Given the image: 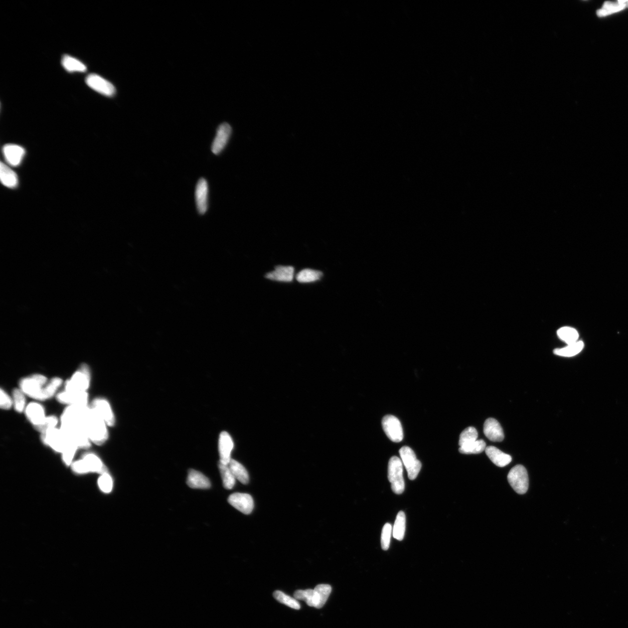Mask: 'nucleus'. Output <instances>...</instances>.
Masks as SVG:
<instances>
[{
  "label": "nucleus",
  "mask_w": 628,
  "mask_h": 628,
  "mask_svg": "<svg viewBox=\"0 0 628 628\" xmlns=\"http://www.w3.org/2000/svg\"><path fill=\"white\" fill-rule=\"evenodd\" d=\"M83 424L91 442L99 446L106 442L108 438V426L90 406L84 418Z\"/></svg>",
  "instance_id": "1"
},
{
  "label": "nucleus",
  "mask_w": 628,
  "mask_h": 628,
  "mask_svg": "<svg viewBox=\"0 0 628 628\" xmlns=\"http://www.w3.org/2000/svg\"><path fill=\"white\" fill-rule=\"evenodd\" d=\"M331 592L329 585H317L314 589L299 590L294 593L296 600H303L310 607L320 609L326 603Z\"/></svg>",
  "instance_id": "2"
},
{
  "label": "nucleus",
  "mask_w": 628,
  "mask_h": 628,
  "mask_svg": "<svg viewBox=\"0 0 628 628\" xmlns=\"http://www.w3.org/2000/svg\"><path fill=\"white\" fill-rule=\"evenodd\" d=\"M48 380L41 374H34L20 380L19 389L26 396L36 400L44 401L43 391Z\"/></svg>",
  "instance_id": "3"
},
{
  "label": "nucleus",
  "mask_w": 628,
  "mask_h": 628,
  "mask_svg": "<svg viewBox=\"0 0 628 628\" xmlns=\"http://www.w3.org/2000/svg\"><path fill=\"white\" fill-rule=\"evenodd\" d=\"M90 371L89 366L83 364L65 382V390L69 392H87L90 384Z\"/></svg>",
  "instance_id": "4"
},
{
  "label": "nucleus",
  "mask_w": 628,
  "mask_h": 628,
  "mask_svg": "<svg viewBox=\"0 0 628 628\" xmlns=\"http://www.w3.org/2000/svg\"><path fill=\"white\" fill-rule=\"evenodd\" d=\"M388 479L392 484V490L394 493L400 494L403 493L405 483L403 477V463L399 457L394 456L389 460Z\"/></svg>",
  "instance_id": "5"
},
{
  "label": "nucleus",
  "mask_w": 628,
  "mask_h": 628,
  "mask_svg": "<svg viewBox=\"0 0 628 628\" xmlns=\"http://www.w3.org/2000/svg\"><path fill=\"white\" fill-rule=\"evenodd\" d=\"M507 478L509 483L518 494H523L528 491V474L523 466L518 465L512 468L508 473Z\"/></svg>",
  "instance_id": "6"
},
{
  "label": "nucleus",
  "mask_w": 628,
  "mask_h": 628,
  "mask_svg": "<svg viewBox=\"0 0 628 628\" xmlns=\"http://www.w3.org/2000/svg\"><path fill=\"white\" fill-rule=\"evenodd\" d=\"M42 442L50 447L56 452L62 453L64 451L69 439L61 430V428H55L50 429L41 434Z\"/></svg>",
  "instance_id": "7"
},
{
  "label": "nucleus",
  "mask_w": 628,
  "mask_h": 628,
  "mask_svg": "<svg viewBox=\"0 0 628 628\" xmlns=\"http://www.w3.org/2000/svg\"><path fill=\"white\" fill-rule=\"evenodd\" d=\"M399 453L401 461L407 471L408 477L411 480L416 479L420 472L422 464L417 459L414 452L409 447L404 446L401 448Z\"/></svg>",
  "instance_id": "8"
},
{
  "label": "nucleus",
  "mask_w": 628,
  "mask_h": 628,
  "mask_svg": "<svg viewBox=\"0 0 628 628\" xmlns=\"http://www.w3.org/2000/svg\"><path fill=\"white\" fill-rule=\"evenodd\" d=\"M383 431L391 441L400 442L403 439V430L399 419L393 415H386L382 420Z\"/></svg>",
  "instance_id": "9"
},
{
  "label": "nucleus",
  "mask_w": 628,
  "mask_h": 628,
  "mask_svg": "<svg viewBox=\"0 0 628 628\" xmlns=\"http://www.w3.org/2000/svg\"><path fill=\"white\" fill-rule=\"evenodd\" d=\"M86 83L91 89L104 96L112 97L116 92L115 87L113 84L99 75L93 73L87 76L86 78Z\"/></svg>",
  "instance_id": "10"
},
{
  "label": "nucleus",
  "mask_w": 628,
  "mask_h": 628,
  "mask_svg": "<svg viewBox=\"0 0 628 628\" xmlns=\"http://www.w3.org/2000/svg\"><path fill=\"white\" fill-rule=\"evenodd\" d=\"M99 416L106 422L108 427H113L115 424V418L111 405L104 398H96L89 406Z\"/></svg>",
  "instance_id": "11"
},
{
  "label": "nucleus",
  "mask_w": 628,
  "mask_h": 628,
  "mask_svg": "<svg viewBox=\"0 0 628 628\" xmlns=\"http://www.w3.org/2000/svg\"><path fill=\"white\" fill-rule=\"evenodd\" d=\"M229 503L243 514L249 515L253 511L254 500L249 494L235 493L228 498Z\"/></svg>",
  "instance_id": "12"
},
{
  "label": "nucleus",
  "mask_w": 628,
  "mask_h": 628,
  "mask_svg": "<svg viewBox=\"0 0 628 628\" xmlns=\"http://www.w3.org/2000/svg\"><path fill=\"white\" fill-rule=\"evenodd\" d=\"M59 403L69 406H88L89 396L87 392H64L57 394Z\"/></svg>",
  "instance_id": "13"
},
{
  "label": "nucleus",
  "mask_w": 628,
  "mask_h": 628,
  "mask_svg": "<svg viewBox=\"0 0 628 628\" xmlns=\"http://www.w3.org/2000/svg\"><path fill=\"white\" fill-rule=\"evenodd\" d=\"M232 134V128L227 123L219 126L211 146V151L218 155L225 149Z\"/></svg>",
  "instance_id": "14"
},
{
  "label": "nucleus",
  "mask_w": 628,
  "mask_h": 628,
  "mask_svg": "<svg viewBox=\"0 0 628 628\" xmlns=\"http://www.w3.org/2000/svg\"><path fill=\"white\" fill-rule=\"evenodd\" d=\"M195 198L199 214H204L208 209V185L204 178H201L197 182Z\"/></svg>",
  "instance_id": "15"
},
{
  "label": "nucleus",
  "mask_w": 628,
  "mask_h": 628,
  "mask_svg": "<svg viewBox=\"0 0 628 628\" xmlns=\"http://www.w3.org/2000/svg\"><path fill=\"white\" fill-rule=\"evenodd\" d=\"M6 162L12 166H17L22 162L25 155V150L18 145H6L2 149Z\"/></svg>",
  "instance_id": "16"
},
{
  "label": "nucleus",
  "mask_w": 628,
  "mask_h": 628,
  "mask_svg": "<svg viewBox=\"0 0 628 628\" xmlns=\"http://www.w3.org/2000/svg\"><path fill=\"white\" fill-rule=\"evenodd\" d=\"M25 414L27 420L33 425L34 428L43 423L45 418L44 408L39 403H30L27 405L25 408Z\"/></svg>",
  "instance_id": "17"
},
{
  "label": "nucleus",
  "mask_w": 628,
  "mask_h": 628,
  "mask_svg": "<svg viewBox=\"0 0 628 628\" xmlns=\"http://www.w3.org/2000/svg\"><path fill=\"white\" fill-rule=\"evenodd\" d=\"M485 436L492 442H500L503 441V430L499 422L494 418H488L485 421L483 427Z\"/></svg>",
  "instance_id": "18"
},
{
  "label": "nucleus",
  "mask_w": 628,
  "mask_h": 628,
  "mask_svg": "<svg viewBox=\"0 0 628 628\" xmlns=\"http://www.w3.org/2000/svg\"><path fill=\"white\" fill-rule=\"evenodd\" d=\"M233 448V443L228 433L222 432L219 436V450L220 463L228 465L231 458L230 454Z\"/></svg>",
  "instance_id": "19"
},
{
  "label": "nucleus",
  "mask_w": 628,
  "mask_h": 628,
  "mask_svg": "<svg viewBox=\"0 0 628 628\" xmlns=\"http://www.w3.org/2000/svg\"><path fill=\"white\" fill-rule=\"evenodd\" d=\"M294 272L295 269L293 267L278 265L275 267L274 271L267 274L265 278L272 281L291 282L294 277Z\"/></svg>",
  "instance_id": "20"
},
{
  "label": "nucleus",
  "mask_w": 628,
  "mask_h": 628,
  "mask_svg": "<svg viewBox=\"0 0 628 628\" xmlns=\"http://www.w3.org/2000/svg\"><path fill=\"white\" fill-rule=\"evenodd\" d=\"M187 484L192 488H199V489H207L211 487V482L208 478L202 473L194 470H190L188 471Z\"/></svg>",
  "instance_id": "21"
},
{
  "label": "nucleus",
  "mask_w": 628,
  "mask_h": 628,
  "mask_svg": "<svg viewBox=\"0 0 628 628\" xmlns=\"http://www.w3.org/2000/svg\"><path fill=\"white\" fill-rule=\"evenodd\" d=\"M486 455L495 466L504 467L511 462V457L494 446L487 447L485 449Z\"/></svg>",
  "instance_id": "22"
},
{
  "label": "nucleus",
  "mask_w": 628,
  "mask_h": 628,
  "mask_svg": "<svg viewBox=\"0 0 628 628\" xmlns=\"http://www.w3.org/2000/svg\"><path fill=\"white\" fill-rule=\"evenodd\" d=\"M0 179L3 186L15 188L18 184V177L14 171L3 162L0 165Z\"/></svg>",
  "instance_id": "23"
},
{
  "label": "nucleus",
  "mask_w": 628,
  "mask_h": 628,
  "mask_svg": "<svg viewBox=\"0 0 628 628\" xmlns=\"http://www.w3.org/2000/svg\"><path fill=\"white\" fill-rule=\"evenodd\" d=\"M85 461L89 472H97L101 474L108 473L106 467H105L99 457L93 453H87L82 459Z\"/></svg>",
  "instance_id": "24"
},
{
  "label": "nucleus",
  "mask_w": 628,
  "mask_h": 628,
  "mask_svg": "<svg viewBox=\"0 0 628 628\" xmlns=\"http://www.w3.org/2000/svg\"><path fill=\"white\" fill-rule=\"evenodd\" d=\"M63 67L69 72H85L86 66L83 62L69 55H65L62 59Z\"/></svg>",
  "instance_id": "25"
},
{
  "label": "nucleus",
  "mask_w": 628,
  "mask_h": 628,
  "mask_svg": "<svg viewBox=\"0 0 628 628\" xmlns=\"http://www.w3.org/2000/svg\"><path fill=\"white\" fill-rule=\"evenodd\" d=\"M228 467L230 471H232L234 476L235 477L236 479L238 480L241 483L244 484L249 483V473H248L245 468L242 464L236 462L235 460L231 459L228 464Z\"/></svg>",
  "instance_id": "26"
},
{
  "label": "nucleus",
  "mask_w": 628,
  "mask_h": 628,
  "mask_svg": "<svg viewBox=\"0 0 628 628\" xmlns=\"http://www.w3.org/2000/svg\"><path fill=\"white\" fill-rule=\"evenodd\" d=\"M584 347V342L578 341L575 343L568 344L565 347L555 349L554 353L557 355L561 356V357H574V356L578 354L579 352L582 351Z\"/></svg>",
  "instance_id": "27"
},
{
  "label": "nucleus",
  "mask_w": 628,
  "mask_h": 628,
  "mask_svg": "<svg viewBox=\"0 0 628 628\" xmlns=\"http://www.w3.org/2000/svg\"><path fill=\"white\" fill-rule=\"evenodd\" d=\"M406 518L403 511L398 513L393 529V535L398 540H402L406 530Z\"/></svg>",
  "instance_id": "28"
},
{
  "label": "nucleus",
  "mask_w": 628,
  "mask_h": 628,
  "mask_svg": "<svg viewBox=\"0 0 628 628\" xmlns=\"http://www.w3.org/2000/svg\"><path fill=\"white\" fill-rule=\"evenodd\" d=\"M558 337L564 341L568 345L576 343L578 341L579 333L573 327L564 326L557 330Z\"/></svg>",
  "instance_id": "29"
},
{
  "label": "nucleus",
  "mask_w": 628,
  "mask_h": 628,
  "mask_svg": "<svg viewBox=\"0 0 628 628\" xmlns=\"http://www.w3.org/2000/svg\"><path fill=\"white\" fill-rule=\"evenodd\" d=\"M219 469L221 474L223 486L226 489H232L235 486L236 478L230 471L228 465L219 463Z\"/></svg>",
  "instance_id": "30"
},
{
  "label": "nucleus",
  "mask_w": 628,
  "mask_h": 628,
  "mask_svg": "<svg viewBox=\"0 0 628 628\" xmlns=\"http://www.w3.org/2000/svg\"><path fill=\"white\" fill-rule=\"evenodd\" d=\"M322 276V272L305 269L297 275L296 279L300 283H311L319 280Z\"/></svg>",
  "instance_id": "31"
},
{
  "label": "nucleus",
  "mask_w": 628,
  "mask_h": 628,
  "mask_svg": "<svg viewBox=\"0 0 628 628\" xmlns=\"http://www.w3.org/2000/svg\"><path fill=\"white\" fill-rule=\"evenodd\" d=\"M486 448V443L483 440H477L475 442L460 446L459 452L464 455H472L482 453Z\"/></svg>",
  "instance_id": "32"
},
{
  "label": "nucleus",
  "mask_w": 628,
  "mask_h": 628,
  "mask_svg": "<svg viewBox=\"0 0 628 628\" xmlns=\"http://www.w3.org/2000/svg\"><path fill=\"white\" fill-rule=\"evenodd\" d=\"M62 383V380L58 378V377H55V378L48 380L47 383L44 387V400L50 399V398L55 396L56 392H57L59 387L61 386Z\"/></svg>",
  "instance_id": "33"
},
{
  "label": "nucleus",
  "mask_w": 628,
  "mask_h": 628,
  "mask_svg": "<svg viewBox=\"0 0 628 628\" xmlns=\"http://www.w3.org/2000/svg\"><path fill=\"white\" fill-rule=\"evenodd\" d=\"M20 389H14L12 392L13 407L17 413H22L26 407V397Z\"/></svg>",
  "instance_id": "34"
},
{
  "label": "nucleus",
  "mask_w": 628,
  "mask_h": 628,
  "mask_svg": "<svg viewBox=\"0 0 628 628\" xmlns=\"http://www.w3.org/2000/svg\"><path fill=\"white\" fill-rule=\"evenodd\" d=\"M274 597L279 602L284 604V605L291 607L292 609L295 610L300 609V605L298 600L286 595L284 592L279 591H275L274 593Z\"/></svg>",
  "instance_id": "35"
},
{
  "label": "nucleus",
  "mask_w": 628,
  "mask_h": 628,
  "mask_svg": "<svg viewBox=\"0 0 628 628\" xmlns=\"http://www.w3.org/2000/svg\"><path fill=\"white\" fill-rule=\"evenodd\" d=\"M478 434L476 429L473 427H469L461 434L459 440V445L462 446L469 443L477 441Z\"/></svg>",
  "instance_id": "36"
},
{
  "label": "nucleus",
  "mask_w": 628,
  "mask_h": 628,
  "mask_svg": "<svg viewBox=\"0 0 628 628\" xmlns=\"http://www.w3.org/2000/svg\"><path fill=\"white\" fill-rule=\"evenodd\" d=\"M78 449V447L77 446L75 443L69 439L67 445H66L64 451L62 453L63 460H64L66 465H71L73 457H74L77 450Z\"/></svg>",
  "instance_id": "37"
},
{
  "label": "nucleus",
  "mask_w": 628,
  "mask_h": 628,
  "mask_svg": "<svg viewBox=\"0 0 628 628\" xmlns=\"http://www.w3.org/2000/svg\"><path fill=\"white\" fill-rule=\"evenodd\" d=\"M58 424V419L57 417L54 416V415H51V416H47L43 423L36 427V429L38 432H40L41 434H43L45 432L50 430V429L57 428Z\"/></svg>",
  "instance_id": "38"
},
{
  "label": "nucleus",
  "mask_w": 628,
  "mask_h": 628,
  "mask_svg": "<svg viewBox=\"0 0 628 628\" xmlns=\"http://www.w3.org/2000/svg\"><path fill=\"white\" fill-rule=\"evenodd\" d=\"M392 531V526L390 523H387L384 525L381 536V546L384 550L389 549Z\"/></svg>",
  "instance_id": "39"
},
{
  "label": "nucleus",
  "mask_w": 628,
  "mask_h": 628,
  "mask_svg": "<svg viewBox=\"0 0 628 628\" xmlns=\"http://www.w3.org/2000/svg\"><path fill=\"white\" fill-rule=\"evenodd\" d=\"M99 486L100 489L104 493H110L113 489V482L109 474L108 473L102 474L99 479Z\"/></svg>",
  "instance_id": "40"
},
{
  "label": "nucleus",
  "mask_w": 628,
  "mask_h": 628,
  "mask_svg": "<svg viewBox=\"0 0 628 628\" xmlns=\"http://www.w3.org/2000/svg\"><path fill=\"white\" fill-rule=\"evenodd\" d=\"M13 406L12 397H10L5 391L1 389L0 394V407L2 410H9Z\"/></svg>",
  "instance_id": "41"
},
{
  "label": "nucleus",
  "mask_w": 628,
  "mask_h": 628,
  "mask_svg": "<svg viewBox=\"0 0 628 628\" xmlns=\"http://www.w3.org/2000/svg\"><path fill=\"white\" fill-rule=\"evenodd\" d=\"M627 5V3H624V4H621V3H619V5H617L616 6L612 7V8L607 9L602 8L598 10V11H597V14H598V15L600 17L610 15V14L620 11V10L626 8Z\"/></svg>",
  "instance_id": "42"
},
{
  "label": "nucleus",
  "mask_w": 628,
  "mask_h": 628,
  "mask_svg": "<svg viewBox=\"0 0 628 628\" xmlns=\"http://www.w3.org/2000/svg\"><path fill=\"white\" fill-rule=\"evenodd\" d=\"M72 470L78 473H86L90 472L86 464L83 459L76 461L72 464Z\"/></svg>",
  "instance_id": "43"
},
{
  "label": "nucleus",
  "mask_w": 628,
  "mask_h": 628,
  "mask_svg": "<svg viewBox=\"0 0 628 628\" xmlns=\"http://www.w3.org/2000/svg\"><path fill=\"white\" fill-rule=\"evenodd\" d=\"M627 5H628V4H627Z\"/></svg>",
  "instance_id": "44"
}]
</instances>
